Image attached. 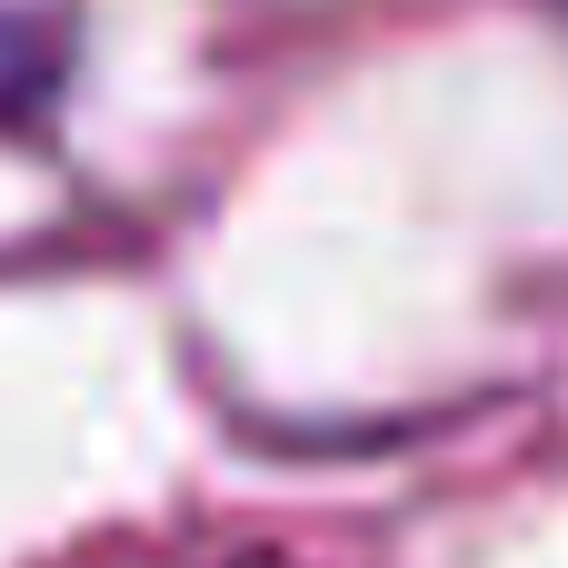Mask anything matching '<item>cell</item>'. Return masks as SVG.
Wrapping results in <instances>:
<instances>
[{
  "label": "cell",
  "instance_id": "obj_1",
  "mask_svg": "<svg viewBox=\"0 0 568 568\" xmlns=\"http://www.w3.org/2000/svg\"><path fill=\"white\" fill-rule=\"evenodd\" d=\"M250 568H280V559H250Z\"/></svg>",
  "mask_w": 568,
  "mask_h": 568
}]
</instances>
